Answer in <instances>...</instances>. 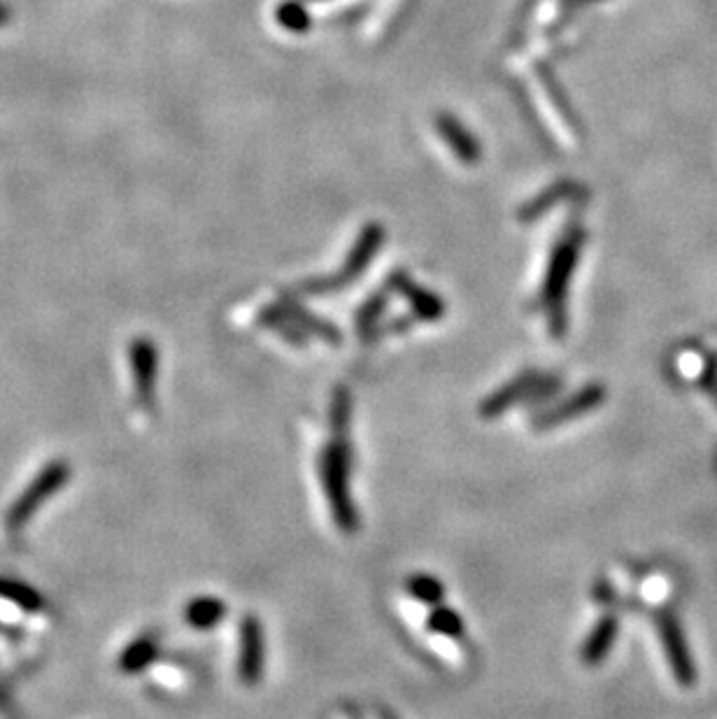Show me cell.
<instances>
[{
	"instance_id": "cell-19",
	"label": "cell",
	"mask_w": 717,
	"mask_h": 719,
	"mask_svg": "<svg viewBox=\"0 0 717 719\" xmlns=\"http://www.w3.org/2000/svg\"><path fill=\"white\" fill-rule=\"evenodd\" d=\"M382 308H385V298H382V296H380V298H378V296L371 298V301H368V303L364 305V308H361V312H359L361 329H371L373 319L380 317Z\"/></svg>"
},
{
	"instance_id": "cell-5",
	"label": "cell",
	"mask_w": 717,
	"mask_h": 719,
	"mask_svg": "<svg viewBox=\"0 0 717 719\" xmlns=\"http://www.w3.org/2000/svg\"><path fill=\"white\" fill-rule=\"evenodd\" d=\"M261 664H264V636L261 626L254 617H247L240 626V678L247 685H254L261 678Z\"/></svg>"
},
{
	"instance_id": "cell-6",
	"label": "cell",
	"mask_w": 717,
	"mask_h": 719,
	"mask_svg": "<svg viewBox=\"0 0 717 719\" xmlns=\"http://www.w3.org/2000/svg\"><path fill=\"white\" fill-rule=\"evenodd\" d=\"M438 133L443 135V140L450 145L452 152L457 154L464 163H475L480 159L478 140H475L473 133H468L466 128L461 126L454 117L440 115L438 117Z\"/></svg>"
},
{
	"instance_id": "cell-16",
	"label": "cell",
	"mask_w": 717,
	"mask_h": 719,
	"mask_svg": "<svg viewBox=\"0 0 717 719\" xmlns=\"http://www.w3.org/2000/svg\"><path fill=\"white\" fill-rule=\"evenodd\" d=\"M431 631L440 633V636L447 638H461L464 636V619H461L457 612L450 608H436L431 612L429 619Z\"/></svg>"
},
{
	"instance_id": "cell-3",
	"label": "cell",
	"mask_w": 717,
	"mask_h": 719,
	"mask_svg": "<svg viewBox=\"0 0 717 719\" xmlns=\"http://www.w3.org/2000/svg\"><path fill=\"white\" fill-rule=\"evenodd\" d=\"M68 478H70V466L61 459H56L47 468H42V471L35 475V480L28 484L24 494H21L17 501L12 503V508L7 510V519H5L7 529L12 531L21 529V526L33 517V512L38 510L49 496L56 494L61 487H66Z\"/></svg>"
},
{
	"instance_id": "cell-20",
	"label": "cell",
	"mask_w": 717,
	"mask_h": 719,
	"mask_svg": "<svg viewBox=\"0 0 717 719\" xmlns=\"http://www.w3.org/2000/svg\"><path fill=\"white\" fill-rule=\"evenodd\" d=\"M7 19V14H5V10H3V7H0V24H3V21Z\"/></svg>"
},
{
	"instance_id": "cell-9",
	"label": "cell",
	"mask_w": 717,
	"mask_h": 719,
	"mask_svg": "<svg viewBox=\"0 0 717 719\" xmlns=\"http://www.w3.org/2000/svg\"><path fill=\"white\" fill-rule=\"evenodd\" d=\"M224 603L219 599H210V596H203V599H196L187 605V622L194 626V629H212L219 619L224 617Z\"/></svg>"
},
{
	"instance_id": "cell-13",
	"label": "cell",
	"mask_w": 717,
	"mask_h": 719,
	"mask_svg": "<svg viewBox=\"0 0 717 719\" xmlns=\"http://www.w3.org/2000/svg\"><path fill=\"white\" fill-rule=\"evenodd\" d=\"M396 282H399V287L406 291V296L413 301V305L417 308V315L424 319H438L440 315H443V303H440L436 296L427 294V291H422L420 287H413L406 277H399Z\"/></svg>"
},
{
	"instance_id": "cell-1",
	"label": "cell",
	"mask_w": 717,
	"mask_h": 719,
	"mask_svg": "<svg viewBox=\"0 0 717 719\" xmlns=\"http://www.w3.org/2000/svg\"><path fill=\"white\" fill-rule=\"evenodd\" d=\"M347 473H350V452H347L345 440L340 443L336 440L331 447H326L322 457V480L336 524L345 531H354L357 529V512L350 501Z\"/></svg>"
},
{
	"instance_id": "cell-8",
	"label": "cell",
	"mask_w": 717,
	"mask_h": 719,
	"mask_svg": "<svg viewBox=\"0 0 717 719\" xmlns=\"http://www.w3.org/2000/svg\"><path fill=\"white\" fill-rule=\"evenodd\" d=\"M159 654V643H156L154 636H143L138 638L136 643H131L126 647L122 657H119V668L124 673H140L143 668H147Z\"/></svg>"
},
{
	"instance_id": "cell-15",
	"label": "cell",
	"mask_w": 717,
	"mask_h": 719,
	"mask_svg": "<svg viewBox=\"0 0 717 719\" xmlns=\"http://www.w3.org/2000/svg\"><path fill=\"white\" fill-rule=\"evenodd\" d=\"M615 638V622L613 619H606V622H601L599 626H596L592 636H589L587 645H585V652H582V657H585V661H589V664H594V661H599L603 654L608 652L610 643H613Z\"/></svg>"
},
{
	"instance_id": "cell-14",
	"label": "cell",
	"mask_w": 717,
	"mask_h": 719,
	"mask_svg": "<svg viewBox=\"0 0 717 719\" xmlns=\"http://www.w3.org/2000/svg\"><path fill=\"white\" fill-rule=\"evenodd\" d=\"M601 396H603V391H601V389H596V387L587 389V391H582V394L575 396L573 401L566 403L562 410H559V412H550V415H548V417H543L541 422H548V426H552L555 422H559V419H562V417L566 419V417L582 415V412H587L589 408H594V405L599 403V398H601Z\"/></svg>"
},
{
	"instance_id": "cell-18",
	"label": "cell",
	"mask_w": 717,
	"mask_h": 719,
	"mask_svg": "<svg viewBox=\"0 0 717 719\" xmlns=\"http://www.w3.org/2000/svg\"><path fill=\"white\" fill-rule=\"evenodd\" d=\"M278 21L285 28H289V31H296V33H303L305 28L310 26L308 12H305L303 5H298V3L282 5L278 10Z\"/></svg>"
},
{
	"instance_id": "cell-10",
	"label": "cell",
	"mask_w": 717,
	"mask_h": 719,
	"mask_svg": "<svg viewBox=\"0 0 717 719\" xmlns=\"http://www.w3.org/2000/svg\"><path fill=\"white\" fill-rule=\"evenodd\" d=\"M531 389H534V377L522 375L520 380H515L513 384H508L506 389L496 391L492 398H487L485 405H482V415L496 417L499 412L506 410L510 403L517 401V398H520L522 394H527V391H531Z\"/></svg>"
},
{
	"instance_id": "cell-7",
	"label": "cell",
	"mask_w": 717,
	"mask_h": 719,
	"mask_svg": "<svg viewBox=\"0 0 717 719\" xmlns=\"http://www.w3.org/2000/svg\"><path fill=\"white\" fill-rule=\"evenodd\" d=\"M380 242H382V229H380V226H375V224L366 226L364 233L359 236V242L354 245L350 259H347V263H345L343 277H338V282L345 284L347 280H352V277H357L361 270L368 266V261H371V256H373L375 249L380 247Z\"/></svg>"
},
{
	"instance_id": "cell-4",
	"label": "cell",
	"mask_w": 717,
	"mask_h": 719,
	"mask_svg": "<svg viewBox=\"0 0 717 719\" xmlns=\"http://www.w3.org/2000/svg\"><path fill=\"white\" fill-rule=\"evenodd\" d=\"M129 359L133 368V380H136L138 398L145 405H149L154 401L156 375H159V352H156V345L149 343L147 338L133 340Z\"/></svg>"
},
{
	"instance_id": "cell-12",
	"label": "cell",
	"mask_w": 717,
	"mask_h": 719,
	"mask_svg": "<svg viewBox=\"0 0 717 719\" xmlns=\"http://www.w3.org/2000/svg\"><path fill=\"white\" fill-rule=\"evenodd\" d=\"M664 643H666V650H669V657L678 668V675L683 678L685 682H690L692 678V666H690V659H687V650H685V643L683 638H680V631H678V624L673 622H666L664 624Z\"/></svg>"
},
{
	"instance_id": "cell-11",
	"label": "cell",
	"mask_w": 717,
	"mask_h": 719,
	"mask_svg": "<svg viewBox=\"0 0 717 719\" xmlns=\"http://www.w3.org/2000/svg\"><path fill=\"white\" fill-rule=\"evenodd\" d=\"M0 596L24 608L26 612H38L40 608H45V599L33 587L17 580H0Z\"/></svg>"
},
{
	"instance_id": "cell-17",
	"label": "cell",
	"mask_w": 717,
	"mask_h": 719,
	"mask_svg": "<svg viewBox=\"0 0 717 719\" xmlns=\"http://www.w3.org/2000/svg\"><path fill=\"white\" fill-rule=\"evenodd\" d=\"M408 592L415 596L417 601L436 605L443 599V585L436 578H429V575H415L413 580L408 582Z\"/></svg>"
},
{
	"instance_id": "cell-2",
	"label": "cell",
	"mask_w": 717,
	"mask_h": 719,
	"mask_svg": "<svg viewBox=\"0 0 717 719\" xmlns=\"http://www.w3.org/2000/svg\"><path fill=\"white\" fill-rule=\"evenodd\" d=\"M578 245H580V233L571 231L552 252L548 275H545L543 282V303L550 308L552 317V329L555 333H562V301L566 296V287L571 282V273L575 268V261H578Z\"/></svg>"
}]
</instances>
